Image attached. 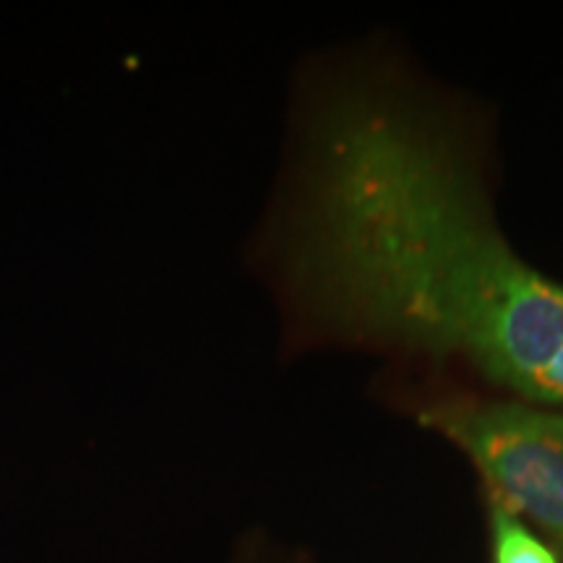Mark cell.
Wrapping results in <instances>:
<instances>
[{"mask_svg":"<svg viewBox=\"0 0 563 563\" xmlns=\"http://www.w3.org/2000/svg\"><path fill=\"white\" fill-rule=\"evenodd\" d=\"M493 563H559L543 540H538L509 511L493 506Z\"/></svg>","mask_w":563,"mask_h":563,"instance_id":"3","label":"cell"},{"mask_svg":"<svg viewBox=\"0 0 563 563\" xmlns=\"http://www.w3.org/2000/svg\"><path fill=\"white\" fill-rule=\"evenodd\" d=\"M274 245L308 340L456 355L519 394L563 342V287L514 256L439 139L363 91L308 104Z\"/></svg>","mask_w":563,"mask_h":563,"instance_id":"1","label":"cell"},{"mask_svg":"<svg viewBox=\"0 0 563 563\" xmlns=\"http://www.w3.org/2000/svg\"><path fill=\"white\" fill-rule=\"evenodd\" d=\"M525 397L538 399V402H563V342L548 357L543 368L534 371Z\"/></svg>","mask_w":563,"mask_h":563,"instance_id":"4","label":"cell"},{"mask_svg":"<svg viewBox=\"0 0 563 563\" xmlns=\"http://www.w3.org/2000/svg\"><path fill=\"white\" fill-rule=\"evenodd\" d=\"M426 420L473 456L498 509L530 517L563 551V412L454 402Z\"/></svg>","mask_w":563,"mask_h":563,"instance_id":"2","label":"cell"}]
</instances>
